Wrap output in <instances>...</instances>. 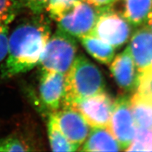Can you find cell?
<instances>
[{
  "label": "cell",
  "mask_w": 152,
  "mask_h": 152,
  "mask_svg": "<svg viewBox=\"0 0 152 152\" xmlns=\"http://www.w3.org/2000/svg\"><path fill=\"white\" fill-rule=\"evenodd\" d=\"M50 33V23L42 16L17 26L9 37L8 53L1 72L2 77H14L37 66Z\"/></svg>",
  "instance_id": "cell-1"
},
{
  "label": "cell",
  "mask_w": 152,
  "mask_h": 152,
  "mask_svg": "<svg viewBox=\"0 0 152 152\" xmlns=\"http://www.w3.org/2000/svg\"><path fill=\"white\" fill-rule=\"evenodd\" d=\"M105 81L97 66L83 55L76 56L65 77L63 107L104 92Z\"/></svg>",
  "instance_id": "cell-2"
},
{
  "label": "cell",
  "mask_w": 152,
  "mask_h": 152,
  "mask_svg": "<svg viewBox=\"0 0 152 152\" xmlns=\"http://www.w3.org/2000/svg\"><path fill=\"white\" fill-rule=\"evenodd\" d=\"M77 43L73 37L58 30L49 38L41 55V71H55L66 75L75 60Z\"/></svg>",
  "instance_id": "cell-3"
},
{
  "label": "cell",
  "mask_w": 152,
  "mask_h": 152,
  "mask_svg": "<svg viewBox=\"0 0 152 152\" xmlns=\"http://www.w3.org/2000/svg\"><path fill=\"white\" fill-rule=\"evenodd\" d=\"M102 8L79 0L58 18V30L73 37L81 38L92 33Z\"/></svg>",
  "instance_id": "cell-4"
},
{
  "label": "cell",
  "mask_w": 152,
  "mask_h": 152,
  "mask_svg": "<svg viewBox=\"0 0 152 152\" xmlns=\"http://www.w3.org/2000/svg\"><path fill=\"white\" fill-rule=\"evenodd\" d=\"M131 34V26L123 15L110 9L102 8L91 35L119 48L128 42Z\"/></svg>",
  "instance_id": "cell-5"
},
{
  "label": "cell",
  "mask_w": 152,
  "mask_h": 152,
  "mask_svg": "<svg viewBox=\"0 0 152 152\" xmlns=\"http://www.w3.org/2000/svg\"><path fill=\"white\" fill-rule=\"evenodd\" d=\"M108 129L119 143L121 150L128 149L134 140L137 130L128 97L121 96L114 102Z\"/></svg>",
  "instance_id": "cell-6"
},
{
  "label": "cell",
  "mask_w": 152,
  "mask_h": 152,
  "mask_svg": "<svg viewBox=\"0 0 152 152\" xmlns=\"http://www.w3.org/2000/svg\"><path fill=\"white\" fill-rule=\"evenodd\" d=\"M72 107L77 110L92 128H107L113 110L114 101L109 94L102 92L79 101Z\"/></svg>",
  "instance_id": "cell-7"
},
{
  "label": "cell",
  "mask_w": 152,
  "mask_h": 152,
  "mask_svg": "<svg viewBox=\"0 0 152 152\" xmlns=\"http://www.w3.org/2000/svg\"><path fill=\"white\" fill-rule=\"evenodd\" d=\"M58 128L72 143L80 147L90 133V125L82 114L73 107H62L51 113Z\"/></svg>",
  "instance_id": "cell-8"
},
{
  "label": "cell",
  "mask_w": 152,
  "mask_h": 152,
  "mask_svg": "<svg viewBox=\"0 0 152 152\" xmlns=\"http://www.w3.org/2000/svg\"><path fill=\"white\" fill-rule=\"evenodd\" d=\"M65 77L55 71H41L39 80V99L42 105L51 113L62 106L64 94Z\"/></svg>",
  "instance_id": "cell-9"
},
{
  "label": "cell",
  "mask_w": 152,
  "mask_h": 152,
  "mask_svg": "<svg viewBox=\"0 0 152 152\" xmlns=\"http://www.w3.org/2000/svg\"><path fill=\"white\" fill-rule=\"evenodd\" d=\"M110 70L117 85L122 90L132 92L137 88L139 73L129 47L115 57Z\"/></svg>",
  "instance_id": "cell-10"
},
{
  "label": "cell",
  "mask_w": 152,
  "mask_h": 152,
  "mask_svg": "<svg viewBox=\"0 0 152 152\" xmlns=\"http://www.w3.org/2000/svg\"><path fill=\"white\" fill-rule=\"evenodd\" d=\"M128 47L139 74L152 67V31L149 28L137 30Z\"/></svg>",
  "instance_id": "cell-11"
},
{
  "label": "cell",
  "mask_w": 152,
  "mask_h": 152,
  "mask_svg": "<svg viewBox=\"0 0 152 152\" xmlns=\"http://www.w3.org/2000/svg\"><path fill=\"white\" fill-rule=\"evenodd\" d=\"M80 151H118L121 146L106 127L93 128L85 140Z\"/></svg>",
  "instance_id": "cell-12"
},
{
  "label": "cell",
  "mask_w": 152,
  "mask_h": 152,
  "mask_svg": "<svg viewBox=\"0 0 152 152\" xmlns=\"http://www.w3.org/2000/svg\"><path fill=\"white\" fill-rule=\"evenodd\" d=\"M83 46L93 58L104 64H109L113 59L115 48L99 38L87 35L80 38Z\"/></svg>",
  "instance_id": "cell-13"
},
{
  "label": "cell",
  "mask_w": 152,
  "mask_h": 152,
  "mask_svg": "<svg viewBox=\"0 0 152 152\" xmlns=\"http://www.w3.org/2000/svg\"><path fill=\"white\" fill-rule=\"evenodd\" d=\"M151 11L152 0H124L123 15L134 26H140L147 22Z\"/></svg>",
  "instance_id": "cell-14"
},
{
  "label": "cell",
  "mask_w": 152,
  "mask_h": 152,
  "mask_svg": "<svg viewBox=\"0 0 152 152\" xmlns=\"http://www.w3.org/2000/svg\"><path fill=\"white\" fill-rule=\"evenodd\" d=\"M132 113L137 128H152V102L135 93L130 99Z\"/></svg>",
  "instance_id": "cell-15"
},
{
  "label": "cell",
  "mask_w": 152,
  "mask_h": 152,
  "mask_svg": "<svg viewBox=\"0 0 152 152\" xmlns=\"http://www.w3.org/2000/svg\"><path fill=\"white\" fill-rule=\"evenodd\" d=\"M48 137L52 150L54 151H75L78 149L74 144L66 137L58 128L52 114H49L48 125Z\"/></svg>",
  "instance_id": "cell-16"
},
{
  "label": "cell",
  "mask_w": 152,
  "mask_h": 152,
  "mask_svg": "<svg viewBox=\"0 0 152 152\" xmlns=\"http://www.w3.org/2000/svg\"><path fill=\"white\" fill-rule=\"evenodd\" d=\"M125 151H152V128H137L134 140Z\"/></svg>",
  "instance_id": "cell-17"
},
{
  "label": "cell",
  "mask_w": 152,
  "mask_h": 152,
  "mask_svg": "<svg viewBox=\"0 0 152 152\" xmlns=\"http://www.w3.org/2000/svg\"><path fill=\"white\" fill-rule=\"evenodd\" d=\"M33 150L27 142L16 135L0 138V151H29Z\"/></svg>",
  "instance_id": "cell-18"
},
{
  "label": "cell",
  "mask_w": 152,
  "mask_h": 152,
  "mask_svg": "<svg viewBox=\"0 0 152 152\" xmlns=\"http://www.w3.org/2000/svg\"><path fill=\"white\" fill-rule=\"evenodd\" d=\"M79 0H49L47 11L51 18L58 20L61 16L70 10Z\"/></svg>",
  "instance_id": "cell-19"
},
{
  "label": "cell",
  "mask_w": 152,
  "mask_h": 152,
  "mask_svg": "<svg viewBox=\"0 0 152 152\" xmlns=\"http://www.w3.org/2000/svg\"><path fill=\"white\" fill-rule=\"evenodd\" d=\"M18 11L16 0H0V25H9Z\"/></svg>",
  "instance_id": "cell-20"
},
{
  "label": "cell",
  "mask_w": 152,
  "mask_h": 152,
  "mask_svg": "<svg viewBox=\"0 0 152 152\" xmlns=\"http://www.w3.org/2000/svg\"><path fill=\"white\" fill-rule=\"evenodd\" d=\"M137 94L152 102V69L146 70L139 74Z\"/></svg>",
  "instance_id": "cell-21"
},
{
  "label": "cell",
  "mask_w": 152,
  "mask_h": 152,
  "mask_svg": "<svg viewBox=\"0 0 152 152\" xmlns=\"http://www.w3.org/2000/svg\"><path fill=\"white\" fill-rule=\"evenodd\" d=\"M9 37L8 25H0V63L2 62L7 56Z\"/></svg>",
  "instance_id": "cell-22"
},
{
  "label": "cell",
  "mask_w": 152,
  "mask_h": 152,
  "mask_svg": "<svg viewBox=\"0 0 152 152\" xmlns=\"http://www.w3.org/2000/svg\"><path fill=\"white\" fill-rule=\"evenodd\" d=\"M49 0H21L25 7L33 11L35 14H40L42 11L47 7Z\"/></svg>",
  "instance_id": "cell-23"
},
{
  "label": "cell",
  "mask_w": 152,
  "mask_h": 152,
  "mask_svg": "<svg viewBox=\"0 0 152 152\" xmlns=\"http://www.w3.org/2000/svg\"><path fill=\"white\" fill-rule=\"evenodd\" d=\"M147 22V28H149L151 31H152V11L149 14V16H148Z\"/></svg>",
  "instance_id": "cell-24"
},
{
  "label": "cell",
  "mask_w": 152,
  "mask_h": 152,
  "mask_svg": "<svg viewBox=\"0 0 152 152\" xmlns=\"http://www.w3.org/2000/svg\"><path fill=\"white\" fill-rule=\"evenodd\" d=\"M151 69H152V67H151Z\"/></svg>",
  "instance_id": "cell-25"
}]
</instances>
